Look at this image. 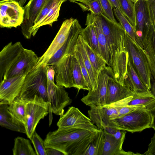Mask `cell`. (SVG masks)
<instances>
[{
    "label": "cell",
    "mask_w": 155,
    "mask_h": 155,
    "mask_svg": "<svg viewBox=\"0 0 155 155\" xmlns=\"http://www.w3.org/2000/svg\"><path fill=\"white\" fill-rule=\"evenodd\" d=\"M104 143L103 129H99L83 155H102Z\"/></svg>",
    "instance_id": "31"
},
{
    "label": "cell",
    "mask_w": 155,
    "mask_h": 155,
    "mask_svg": "<svg viewBox=\"0 0 155 155\" xmlns=\"http://www.w3.org/2000/svg\"><path fill=\"white\" fill-rule=\"evenodd\" d=\"M99 130L92 122L58 127L48 133L45 145L57 149L65 155H83Z\"/></svg>",
    "instance_id": "1"
},
{
    "label": "cell",
    "mask_w": 155,
    "mask_h": 155,
    "mask_svg": "<svg viewBox=\"0 0 155 155\" xmlns=\"http://www.w3.org/2000/svg\"><path fill=\"white\" fill-rule=\"evenodd\" d=\"M26 75H19L0 81V102L9 104L19 96Z\"/></svg>",
    "instance_id": "14"
},
{
    "label": "cell",
    "mask_w": 155,
    "mask_h": 155,
    "mask_svg": "<svg viewBox=\"0 0 155 155\" xmlns=\"http://www.w3.org/2000/svg\"><path fill=\"white\" fill-rule=\"evenodd\" d=\"M71 2H80L82 3L84 5H86L89 2L92 0H69Z\"/></svg>",
    "instance_id": "47"
},
{
    "label": "cell",
    "mask_w": 155,
    "mask_h": 155,
    "mask_svg": "<svg viewBox=\"0 0 155 155\" xmlns=\"http://www.w3.org/2000/svg\"><path fill=\"white\" fill-rule=\"evenodd\" d=\"M82 29L78 20L74 19L66 41L61 47L50 58L47 66L55 65L64 56L73 54L78 37Z\"/></svg>",
    "instance_id": "13"
},
{
    "label": "cell",
    "mask_w": 155,
    "mask_h": 155,
    "mask_svg": "<svg viewBox=\"0 0 155 155\" xmlns=\"http://www.w3.org/2000/svg\"><path fill=\"white\" fill-rule=\"evenodd\" d=\"M12 151L13 155H36L30 140L20 137L15 139Z\"/></svg>",
    "instance_id": "32"
},
{
    "label": "cell",
    "mask_w": 155,
    "mask_h": 155,
    "mask_svg": "<svg viewBox=\"0 0 155 155\" xmlns=\"http://www.w3.org/2000/svg\"><path fill=\"white\" fill-rule=\"evenodd\" d=\"M144 0L146 1H148L149 0Z\"/></svg>",
    "instance_id": "49"
},
{
    "label": "cell",
    "mask_w": 155,
    "mask_h": 155,
    "mask_svg": "<svg viewBox=\"0 0 155 155\" xmlns=\"http://www.w3.org/2000/svg\"><path fill=\"white\" fill-rule=\"evenodd\" d=\"M113 12L116 18L124 29L126 33L134 41L143 48L142 43L137 34L135 28L132 26L127 18L123 14L120 9L114 8Z\"/></svg>",
    "instance_id": "30"
},
{
    "label": "cell",
    "mask_w": 155,
    "mask_h": 155,
    "mask_svg": "<svg viewBox=\"0 0 155 155\" xmlns=\"http://www.w3.org/2000/svg\"><path fill=\"white\" fill-rule=\"evenodd\" d=\"M142 44L151 76L155 80V26L151 23L143 37Z\"/></svg>",
    "instance_id": "22"
},
{
    "label": "cell",
    "mask_w": 155,
    "mask_h": 155,
    "mask_svg": "<svg viewBox=\"0 0 155 155\" xmlns=\"http://www.w3.org/2000/svg\"><path fill=\"white\" fill-rule=\"evenodd\" d=\"M98 16L110 51V68L114 73L116 74L119 64L128 54L124 45L126 32L121 25L117 21H111L103 14Z\"/></svg>",
    "instance_id": "3"
},
{
    "label": "cell",
    "mask_w": 155,
    "mask_h": 155,
    "mask_svg": "<svg viewBox=\"0 0 155 155\" xmlns=\"http://www.w3.org/2000/svg\"><path fill=\"white\" fill-rule=\"evenodd\" d=\"M126 105L138 106L150 110L155 106V97L150 90L134 91L132 98Z\"/></svg>",
    "instance_id": "25"
},
{
    "label": "cell",
    "mask_w": 155,
    "mask_h": 155,
    "mask_svg": "<svg viewBox=\"0 0 155 155\" xmlns=\"http://www.w3.org/2000/svg\"><path fill=\"white\" fill-rule=\"evenodd\" d=\"M113 5L114 8L120 9L118 0H110Z\"/></svg>",
    "instance_id": "45"
},
{
    "label": "cell",
    "mask_w": 155,
    "mask_h": 155,
    "mask_svg": "<svg viewBox=\"0 0 155 155\" xmlns=\"http://www.w3.org/2000/svg\"><path fill=\"white\" fill-rule=\"evenodd\" d=\"M103 10V14L114 21H116L114 15L113 5L110 0H99Z\"/></svg>",
    "instance_id": "39"
},
{
    "label": "cell",
    "mask_w": 155,
    "mask_h": 155,
    "mask_svg": "<svg viewBox=\"0 0 155 155\" xmlns=\"http://www.w3.org/2000/svg\"><path fill=\"white\" fill-rule=\"evenodd\" d=\"M151 88L150 91L155 97V80L151 76Z\"/></svg>",
    "instance_id": "44"
},
{
    "label": "cell",
    "mask_w": 155,
    "mask_h": 155,
    "mask_svg": "<svg viewBox=\"0 0 155 155\" xmlns=\"http://www.w3.org/2000/svg\"><path fill=\"white\" fill-rule=\"evenodd\" d=\"M24 10L15 1L0 2V23L1 28H16L24 20Z\"/></svg>",
    "instance_id": "9"
},
{
    "label": "cell",
    "mask_w": 155,
    "mask_h": 155,
    "mask_svg": "<svg viewBox=\"0 0 155 155\" xmlns=\"http://www.w3.org/2000/svg\"><path fill=\"white\" fill-rule=\"evenodd\" d=\"M121 11L135 29L136 26L134 3L130 0H118Z\"/></svg>",
    "instance_id": "35"
},
{
    "label": "cell",
    "mask_w": 155,
    "mask_h": 155,
    "mask_svg": "<svg viewBox=\"0 0 155 155\" xmlns=\"http://www.w3.org/2000/svg\"><path fill=\"white\" fill-rule=\"evenodd\" d=\"M85 24L87 26L82 29L80 35L88 45L94 51L101 55L96 31L91 22L87 18Z\"/></svg>",
    "instance_id": "28"
},
{
    "label": "cell",
    "mask_w": 155,
    "mask_h": 155,
    "mask_svg": "<svg viewBox=\"0 0 155 155\" xmlns=\"http://www.w3.org/2000/svg\"><path fill=\"white\" fill-rule=\"evenodd\" d=\"M75 48L81 54L84 64L88 72L90 78L92 91L96 90L97 87L98 74L94 68L89 60L82 41V38L80 35L78 37Z\"/></svg>",
    "instance_id": "26"
},
{
    "label": "cell",
    "mask_w": 155,
    "mask_h": 155,
    "mask_svg": "<svg viewBox=\"0 0 155 155\" xmlns=\"http://www.w3.org/2000/svg\"><path fill=\"white\" fill-rule=\"evenodd\" d=\"M45 148L47 155H65L62 152L55 148L50 147Z\"/></svg>",
    "instance_id": "42"
},
{
    "label": "cell",
    "mask_w": 155,
    "mask_h": 155,
    "mask_svg": "<svg viewBox=\"0 0 155 155\" xmlns=\"http://www.w3.org/2000/svg\"><path fill=\"white\" fill-rule=\"evenodd\" d=\"M82 41L89 60L94 68L99 74L106 66V63L102 56L94 51L82 38Z\"/></svg>",
    "instance_id": "33"
},
{
    "label": "cell",
    "mask_w": 155,
    "mask_h": 155,
    "mask_svg": "<svg viewBox=\"0 0 155 155\" xmlns=\"http://www.w3.org/2000/svg\"><path fill=\"white\" fill-rule=\"evenodd\" d=\"M147 2L151 22L155 26V0H149Z\"/></svg>",
    "instance_id": "40"
},
{
    "label": "cell",
    "mask_w": 155,
    "mask_h": 155,
    "mask_svg": "<svg viewBox=\"0 0 155 155\" xmlns=\"http://www.w3.org/2000/svg\"><path fill=\"white\" fill-rule=\"evenodd\" d=\"M87 18L91 22L96 31L101 55L106 61L107 64L111 67V62L110 51L108 42L103 31L99 16L91 12L90 13L87 14Z\"/></svg>",
    "instance_id": "20"
},
{
    "label": "cell",
    "mask_w": 155,
    "mask_h": 155,
    "mask_svg": "<svg viewBox=\"0 0 155 155\" xmlns=\"http://www.w3.org/2000/svg\"><path fill=\"white\" fill-rule=\"evenodd\" d=\"M142 155H155V133L151 140V142L148 145L147 150Z\"/></svg>",
    "instance_id": "41"
},
{
    "label": "cell",
    "mask_w": 155,
    "mask_h": 155,
    "mask_svg": "<svg viewBox=\"0 0 155 155\" xmlns=\"http://www.w3.org/2000/svg\"><path fill=\"white\" fill-rule=\"evenodd\" d=\"M26 102L18 96L8 104V107L10 112L25 125L26 122Z\"/></svg>",
    "instance_id": "34"
},
{
    "label": "cell",
    "mask_w": 155,
    "mask_h": 155,
    "mask_svg": "<svg viewBox=\"0 0 155 155\" xmlns=\"http://www.w3.org/2000/svg\"><path fill=\"white\" fill-rule=\"evenodd\" d=\"M134 4L137 24L135 30L142 44L143 37L148 30L151 22L147 1L144 0H139Z\"/></svg>",
    "instance_id": "19"
},
{
    "label": "cell",
    "mask_w": 155,
    "mask_h": 155,
    "mask_svg": "<svg viewBox=\"0 0 155 155\" xmlns=\"http://www.w3.org/2000/svg\"><path fill=\"white\" fill-rule=\"evenodd\" d=\"M47 0H30L23 8L24 14L21 25L22 33L27 39L32 37L31 30L39 14Z\"/></svg>",
    "instance_id": "16"
},
{
    "label": "cell",
    "mask_w": 155,
    "mask_h": 155,
    "mask_svg": "<svg viewBox=\"0 0 155 155\" xmlns=\"http://www.w3.org/2000/svg\"><path fill=\"white\" fill-rule=\"evenodd\" d=\"M27 0H0V2H2L7 1H15L18 2L20 5L23 7L24 4Z\"/></svg>",
    "instance_id": "46"
},
{
    "label": "cell",
    "mask_w": 155,
    "mask_h": 155,
    "mask_svg": "<svg viewBox=\"0 0 155 155\" xmlns=\"http://www.w3.org/2000/svg\"><path fill=\"white\" fill-rule=\"evenodd\" d=\"M50 113L49 102L35 95L26 103V134L30 140L40 120Z\"/></svg>",
    "instance_id": "7"
},
{
    "label": "cell",
    "mask_w": 155,
    "mask_h": 155,
    "mask_svg": "<svg viewBox=\"0 0 155 155\" xmlns=\"http://www.w3.org/2000/svg\"><path fill=\"white\" fill-rule=\"evenodd\" d=\"M125 50L140 79L147 89L151 88V73L143 48L126 33L124 39Z\"/></svg>",
    "instance_id": "6"
},
{
    "label": "cell",
    "mask_w": 155,
    "mask_h": 155,
    "mask_svg": "<svg viewBox=\"0 0 155 155\" xmlns=\"http://www.w3.org/2000/svg\"><path fill=\"white\" fill-rule=\"evenodd\" d=\"M47 72V66L35 68L31 71L26 76L19 97L27 102L37 95L49 102Z\"/></svg>",
    "instance_id": "4"
},
{
    "label": "cell",
    "mask_w": 155,
    "mask_h": 155,
    "mask_svg": "<svg viewBox=\"0 0 155 155\" xmlns=\"http://www.w3.org/2000/svg\"><path fill=\"white\" fill-rule=\"evenodd\" d=\"M39 58L31 50L24 48L20 42H10L0 52V80L27 74L35 68Z\"/></svg>",
    "instance_id": "2"
},
{
    "label": "cell",
    "mask_w": 155,
    "mask_h": 155,
    "mask_svg": "<svg viewBox=\"0 0 155 155\" xmlns=\"http://www.w3.org/2000/svg\"><path fill=\"white\" fill-rule=\"evenodd\" d=\"M134 91L127 86L122 85L114 78V75L109 79L106 97V105H108L133 96Z\"/></svg>",
    "instance_id": "18"
},
{
    "label": "cell",
    "mask_w": 155,
    "mask_h": 155,
    "mask_svg": "<svg viewBox=\"0 0 155 155\" xmlns=\"http://www.w3.org/2000/svg\"><path fill=\"white\" fill-rule=\"evenodd\" d=\"M72 54L64 56L55 65L56 84L65 88L73 87L72 78Z\"/></svg>",
    "instance_id": "17"
},
{
    "label": "cell",
    "mask_w": 155,
    "mask_h": 155,
    "mask_svg": "<svg viewBox=\"0 0 155 155\" xmlns=\"http://www.w3.org/2000/svg\"><path fill=\"white\" fill-rule=\"evenodd\" d=\"M89 118L77 108L69 107L67 111L60 115L57 123L58 127L71 126L91 122Z\"/></svg>",
    "instance_id": "23"
},
{
    "label": "cell",
    "mask_w": 155,
    "mask_h": 155,
    "mask_svg": "<svg viewBox=\"0 0 155 155\" xmlns=\"http://www.w3.org/2000/svg\"><path fill=\"white\" fill-rule=\"evenodd\" d=\"M72 78L74 87L78 90L88 91V88L82 74L79 63L73 54L72 58Z\"/></svg>",
    "instance_id": "29"
},
{
    "label": "cell",
    "mask_w": 155,
    "mask_h": 155,
    "mask_svg": "<svg viewBox=\"0 0 155 155\" xmlns=\"http://www.w3.org/2000/svg\"><path fill=\"white\" fill-rule=\"evenodd\" d=\"M132 2H133L134 4L135 3L137 2L139 0H130Z\"/></svg>",
    "instance_id": "48"
},
{
    "label": "cell",
    "mask_w": 155,
    "mask_h": 155,
    "mask_svg": "<svg viewBox=\"0 0 155 155\" xmlns=\"http://www.w3.org/2000/svg\"><path fill=\"white\" fill-rule=\"evenodd\" d=\"M67 0H47L31 28L30 33L32 36H35L42 26H52L53 23L58 20L61 5Z\"/></svg>",
    "instance_id": "11"
},
{
    "label": "cell",
    "mask_w": 155,
    "mask_h": 155,
    "mask_svg": "<svg viewBox=\"0 0 155 155\" xmlns=\"http://www.w3.org/2000/svg\"><path fill=\"white\" fill-rule=\"evenodd\" d=\"M73 54L77 58L80 64L81 69L88 88V91H92L91 83L89 74L85 66L84 61L81 53L75 48Z\"/></svg>",
    "instance_id": "37"
},
{
    "label": "cell",
    "mask_w": 155,
    "mask_h": 155,
    "mask_svg": "<svg viewBox=\"0 0 155 155\" xmlns=\"http://www.w3.org/2000/svg\"><path fill=\"white\" fill-rule=\"evenodd\" d=\"M48 93L50 104V124L52 120V113L61 115L64 114V108L70 105L72 100L64 87L55 84L54 81L48 80Z\"/></svg>",
    "instance_id": "8"
},
{
    "label": "cell",
    "mask_w": 155,
    "mask_h": 155,
    "mask_svg": "<svg viewBox=\"0 0 155 155\" xmlns=\"http://www.w3.org/2000/svg\"><path fill=\"white\" fill-rule=\"evenodd\" d=\"M151 117V127L155 131V106L150 110Z\"/></svg>",
    "instance_id": "43"
},
{
    "label": "cell",
    "mask_w": 155,
    "mask_h": 155,
    "mask_svg": "<svg viewBox=\"0 0 155 155\" xmlns=\"http://www.w3.org/2000/svg\"><path fill=\"white\" fill-rule=\"evenodd\" d=\"M114 74L111 68L106 66L99 74L97 89L94 91H88L87 95L81 99V101L89 106L105 105L108 80Z\"/></svg>",
    "instance_id": "10"
},
{
    "label": "cell",
    "mask_w": 155,
    "mask_h": 155,
    "mask_svg": "<svg viewBox=\"0 0 155 155\" xmlns=\"http://www.w3.org/2000/svg\"><path fill=\"white\" fill-rule=\"evenodd\" d=\"M124 84L128 86L133 91L149 90L140 79L132 65L129 57L127 65V77Z\"/></svg>",
    "instance_id": "27"
},
{
    "label": "cell",
    "mask_w": 155,
    "mask_h": 155,
    "mask_svg": "<svg viewBox=\"0 0 155 155\" xmlns=\"http://www.w3.org/2000/svg\"><path fill=\"white\" fill-rule=\"evenodd\" d=\"M88 113L91 121L95 124L98 129H104L109 126L110 120L120 117L117 109L108 105L89 106Z\"/></svg>",
    "instance_id": "15"
},
{
    "label": "cell",
    "mask_w": 155,
    "mask_h": 155,
    "mask_svg": "<svg viewBox=\"0 0 155 155\" xmlns=\"http://www.w3.org/2000/svg\"><path fill=\"white\" fill-rule=\"evenodd\" d=\"M104 135V143L102 155H141L131 151H125L122 149L125 138L117 139L114 136L103 130Z\"/></svg>",
    "instance_id": "24"
},
{
    "label": "cell",
    "mask_w": 155,
    "mask_h": 155,
    "mask_svg": "<svg viewBox=\"0 0 155 155\" xmlns=\"http://www.w3.org/2000/svg\"><path fill=\"white\" fill-rule=\"evenodd\" d=\"M151 123L150 110L140 108L123 116L110 120L109 126L133 133L151 128Z\"/></svg>",
    "instance_id": "5"
},
{
    "label": "cell",
    "mask_w": 155,
    "mask_h": 155,
    "mask_svg": "<svg viewBox=\"0 0 155 155\" xmlns=\"http://www.w3.org/2000/svg\"><path fill=\"white\" fill-rule=\"evenodd\" d=\"M74 19L71 17L64 20L54 38L44 53L39 58L35 68L47 66L48 61L54 54L64 44L69 34Z\"/></svg>",
    "instance_id": "12"
},
{
    "label": "cell",
    "mask_w": 155,
    "mask_h": 155,
    "mask_svg": "<svg viewBox=\"0 0 155 155\" xmlns=\"http://www.w3.org/2000/svg\"><path fill=\"white\" fill-rule=\"evenodd\" d=\"M80 5L84 9L88 10L94 14L99 15L103 14L102 8L99 0H92L89 2L86 5Z\"/></svg>",
    "instance_id": "38"
},
{
    "label": "cell",
    "mask_w": 155,
    "mask_h": 155,
    "mask_svg": "<svg viewBox=\"0 0 155 155\" xmlns=\"http://www.w3.org/2000/svg\"><path fill=\"white\" fill-rule=\"evenodd\" d=\"M8 104L0 102V125L12 131L25 134V124L15 116L8 109Z\"/></svg>",
    "instance_id": "21"
},
{
    "label": "cell",
    "mask_w": 155,
    "mask_h": 155,
    "mask_svg": "<svg viewBox=\"0 0 155 155\" xmlns=\"http://www.w3.org/2000/svg\"><path fill=\"white\" fill-rule=\"evenodd\" d=\"M31 140L37 155H47L44 141L35 130Z\"/></svg>",
    "instance_id": "36"
}]
</instances>
